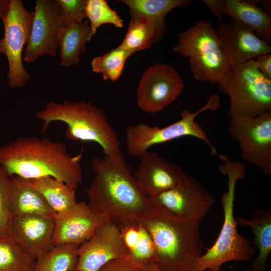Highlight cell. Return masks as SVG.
<instances>
[{"mask_svg": "<svg viewBox=\"0 0 271 271\" xmlns=\"http://www.w3.org/2000/svg\"><path fill=\"white\" fill-rule=\"evenodd\" d=\"M10 1L0 0V18L2 20L7 15L9 9Z\"/></svg>", "mask_w": 271, "mask_h": 271, "instance_id": "obj_36", "label": "cell"}, {"mask_svg": "<svg viewBox=\"0 0 271 271\" xmlns=\"http://www.w3.org/2000/svg\"><path fill=\"white\" fill-rule=\"evenodd\" d=\"M142 267L127 256L109 261L98 271H140Z\"/></svg>", "mask_w": 271, "mask_h": 271, "instance_id": "obj_33", "label": "cell"}, {"mask_svg": "<svg viewBox=\"0 0 271 271\" xmlns=\"http://www.w3.org/2000/svg\"><path fill=\"white\" fill-rule=\"evenodd\" d=\"M53 220L54 245H80L91 238L100 224L109 221L105 215L93 211L84 202H77L65 214H56Z\"/></svg>", "mask_w": 271, "mask_h": 271, "instance_id": "obj_16", "label": "cell"}, {"mask_svg": "<svg viewBox=\"0 0 271 271\" xmlns=\"http://www.w3.org/2000/svg\"><path fill=\"white\" fill-rule=\"evenodd\" d=\"M9 208L12 218L28 215L54 217L56 214L37 190L17 176L10 178Z\"/></svg>", "mask_w": 271, "mask_h": 271, "instance_id": "obj_19", "label": "cell"}, {"mask_svg": "<svg viewBox=\"0 0 271 271\" xmlns=\"http://www.w3.org/2000/svg\"><path fill=\"white\" fill-rule=\"evenodd\" d=\"M130 16L131 20L127 32L119 46L133 53L150 48L153 44H156L154 26L140 15Z\"/></svg>", "mask_w": 271, "mask_h": 271, "instance_id": "obj_28", "label": "cell"}, {"mask_svg": "<svg viewBox=\"0 0 271 271\" xmlns=\"http://www.w3.org/2000/svg\"><path fill=\"white\" fill-rule=\"evenodd\" d=\"M120 230L128 256L132 261L141 267L150 263H156V252L153 240L142 223Z\"/></svg>", "mask_w": 271, "mask_h": 271, "instance_id": "obj_25", "label": "cell"}, {"mask_svg": "<svg viewBox=\"0 0 271 271\" xmlns=\"http://www.w3.org/2000/svg\"><path fill=\"white\" fill-rule=\"evenodd\" d=\"M10 178L0 166V235L9 234L12 220L9 208Z\"/></svg>", "mask_w": 271, "mask_h": 271, "instance_id": "obj_31", "label": "cell"}, {"mask_svg": "<svg viewBox=\"0 0 271 271\" xmlns=\"http://www.w3.org/2000/svg\"><path fill=\"white\" fill-rule=\"evenodd\" d=\"M57 1L61 9L63 24L68 23H81L84 22L86 0Z\"/></svg>", "mask_w": 271, "mask_h": 271, "instance_id": "obj_32", "label": "cell"}, {"mask_svg": "<svg viewBox=\"0 0 271 271\" xmlns=\"http://www.w3.org/2000/svg\"><path fill=\"white\" fill-rule=\"evenodd\" d=\"M94 35L88 21L63 24L58 34L61 66L68 67L80 62V55L86 51V44Z\"/></svg>", "mask_w": 271, "mask_h": 271, "instance_id": "obj_21", "label": "cell"}, {"mask_svg": "<svg viewBox=\"0 0 271 271\" xmlns=\"http://www.w3.org/2000/svg\"><path fill=\"white\" fill-rule=\"evenodd\" d=\"M82 153L72 156L64 143L22 137L0 147V166L10 177H51L78 188L82 181Z\"/></svg>", "mask_w": 271, "mask_h": 271, "instance_id": "obj_2", "label": "cell"}, {"mask_svg": "<svg viewBox=\"0 0 271 271\" xmlns=\"http://www.w3.org/2000/svg\"><path fill=\"white\" fill-rule=\"evenodd\" d=\"M219 86L229 97L230 118L271 111V80L259 71L254 60L231 67Z\"/></svg>", "mask_w": 271, "mask_h": 271, "instance_id": "obj_7", "label": "cell"}, {"mask_svg": "<svg viewBox=\"0 0 271 271\" xmlns=\"http://www.w3.org/2000/svg\"><path fill=\"white\" fill-rule=\"evenodd\" d=\"M203 2L208 7L216 19L222 22L224 15L225 0H204Z\"/></svg>", "mask_w": 271, "mask_h": 271, "instance_id": "obj_35", "label": "cell"}, {"mask_svg": "<svg viewBox=\"0 0 271 271\" xmlns=\"http://www.w3.org/2000/svg\"><path fill=\"white\" fill-rule=\"evenodd\" d=\"M1 40V39H0ZM0 54H1V51H0ZM0 67H1V64H0ZM0 76H1V70H0Z\"/></svg>", "mask_w": 271, "mask_h": 271, "instance_id": "obj_38", "label": "cell"}, {"mask_svg": "<svg viewBox=\"0 0 271 271\" xmlns=\"http://www.w3.org/2000/svg\"><path fill=\"white\" fill-rule=\"evenodd\" d=\"M74 270L98 271L109 261L128 256L120 230L109 221L100 224L91 238L79 247Z\"/></svg>", "mask_w": 271, "mask_h": 271, "instance_id": "obj_14", "label": "cell"}, {"mask_svg": "<svg viewBox=\"0 0 271 271\" xmlns=\"http://www.w3.org/2000/svg\"><path fill=\"white\" fill-rule=\"evenodd\" d=\"M142 224L152 237L161 270L195 271L204 247L199 223L155 209Z\"/></svg>", "mask_w": 271, "mask_h": 271, "instance_id": "obj_3", "label": "cell"}, {"mask_svg": "<svg viewBox=\"0 0 271 271\" xmlns=\"http://www.w3.org/2000/svg\"><path fill=\"white\" fill-rule=\"evenodd\" d=\"M91 165L95 175L86 192L92 210L120 229L142 223L153 212L122 153L94 159Z\"/></svg>", "mask_w": 271, "mask_h": 271, "instance_id": "obj_1", "label": "cell"}, {"mask_svg": "<svg viewBox=\"0 0 271 271\" xmlns=\"http://www.w3.org/2000/svg\"><path fill=\"white\" fill-rule=\"evenodd\" d=\"M30 39L23 59L33 63L45 55L57 56L58 34L63 23L57 0H37Z\"/></svg>", "mask_w": 271, "mask_h": 271, "instance_id": "obj_13", "label": "cell"}, {"mask_svg": "<svg viewBox=\"0 0 271 271\" xmlns=\"http://www.w3.org/2000/svg\"><path fill=\"white\" fill-rule=\"evenodd\" d=\"M140 271H162L155 262H152L144 265ZM205 271H211L207 269Z\"/></svg>", "mask_w": 271, "mask_h": 271, "instance_id": "obj_37", "label": "cell"}, {"mask_svg": "<svg viewBox=\"0 0 271 271\" xmlns=\"http://www.w3.org/2000/svg\"><path fill=\"white\" fill-rule=\"evenodd\" d=\"M220 103L219 97L216 94H212L200 109L194 112L187 109L182 110L180 119L168 126L160 127L142 122L128 126L125 132L127 153L131 156L140 158L154 145L183 137L191 136L204 142L210 147L212 154L217 155L221 158L222 155L217 153L205 131L195 120L197 116L203 111L216 110L219 107Z\"/></svg>", "mask_w": 271, "mask_h": 271, "instance_id": "obj_8", "label": "cell"}, {"mask_svg": "<svg viewBox=\"0 0 271 271\" xmlns=\"http://www.w3.org/2000/svg\"><path fill=\"white\" fill-rule=\"evenodd\" d=\"M80 245L66 244L54 245L35 261L33 271H72L78 261Z\"/></svg>", "mask_w": 271, "mask_h": 271, "instance_id": "obj_26", "label": "cell"}, {"mask_svg": "<svg viewBox=\"0 0 271 271\" xmlns=\"http://www.w3.org/2000/svg\"><path fill=\"white\" fill-rule=\"evenodd\" d=\"M35 116L43 122L44 132L53 122H62L67 125L65 136L68 139L97 143L105 156L121 153L117 134L106 114L90 102L50 101L44 108L36 111Z\"/></svg>", "mask_w": 271, "mask_h": 271, "instance_id": "obj_4", "label": "cell"}, {"mask_svg": "<svg viewBox=\"0 0 271 271\" xmlns=\"http://www.w3.org/2000/svg\"><path fill=\"white\" fill-rule=\"evenodd\" d=\"M228 131L239 144L244 160L271 177V111L230 118Z\"/></svg>", "mask_w": 271, "mask_h": 271, "instance_id": "obj_10", "label": "cell"}, {"mask_svg": "<svg viewBox=\"0 0 271 271\" xmlns=\"http://www.w3.org/2000/svg\"><path fill=\"white\" fill-rule=\"evenodd\" d=\"M35 261L9 234L0 235V271H33Z\"/></svg>", "mask_w": 271, "mask_h": 271, "instance_id": "obj_27", "label": "cell"}, {"mask_svg": "<svg viewBox=\"0 0 271 271\" xmlns=\"http://www.w3.org/2000/svg\"><path fill=\"white\" fill-rule=\"evenodd\" d=\"M215 30L221 49L231 67L271 52L269 43L234 20L220 22Z\"/></svg>", "mask_w": 271, "mask_h": 271, "instance_id": "obj_15", "label": "cell"}, {"mask_svg": "<svg viewBox=\"0 0 271 271\" xmlns=\"http://www.w3.org/2000/svg\"><path fill=\"white\" fill-rule=\"evenodd\" d=\"M84 16L88 19L94 35L97 29L103 24H111L118 28L123 26V20L105 0H86Z\"/></svg>", "mask_w": 271, "mask_h": 271, "instance_id": "obj_30", "label": "cell"}, {"mask_svg": "<svg viewBox=\"0 0 271 271\" xmlns=\"http://www.w3.org/2000/svg\"><path fill=\"white\" fill-rule=\"evenodd\" d=\"M174 51L189 59L194 78L220 84L231 67L212 24L199 21L179 34Z\"/></svg>", "mask_w": 271, "mask_h": 271, "instance_id": "obj_6", "label": "cell"}, {"mask_svg": "<svg viewBox=\"0 0 271 271\" xmlns=\"http://www.w3.org/2000/svg\"><path fill=\"white\" fill-rule=\"evenodd\" d=\"M25 180L44 197L56 214L68 212L77 203L76 189L59 180L51 177Z\"/></svg>", "mask_w": 271, "mask_h": 271, "instance_id": "obj_24", "label": "cell"}, {"mask_svg": "<svg viewBox=\"0 0 271 271\" xmlns=\"http://www.w3.org/2000/svg\"><path fill=\"white\" fill-rule=\"evenodd\" d=\"M33 16L34 12L27 10L21 0H10L9 11L2 20L4 35L0 51L8 60V85L13 89L23 87L31 78L24 67L22 52L30 39Z\"/></svg>", "mask_w": 271, "mask_h": 271, "instance_id": "obj_9", "label": "cell"}, {"mask_svg": "<svg viewBox=\"0 0 271 271\" xmlns=\"http://www.w3.org/2000/svg\"><path fill=\"white\" fill-rule=\"evenodd\" d=\"M147 198L157 210L198 223L206 216L215 201L198 180L186 172L175 187Z\"/></svg>", "mask_w": 271, "mask_h": 271, "instance_id": "obj_11", "label": "cell"}, {"mask_svg": "<svg viewBox=\"0 0 271 271\" xmlns=\"http://www.w3.org/2000/svg\"><path fill=\"white\" fill-rule=\"evenodd\" d=\"M219 166L220 172L228 177V189L221 197L224 219L219 234L206 252L197 260L195 271H220L222 265L228 261L246 262L256 254V248L246 237L239 234L234 215L235 190L237 182L245 176V167L240 162L232 161L227 157Z\"/></svg>", "mask_w": 271, "mask_h": 271, "instance_id": "obj_5", "label": "cell"}, {"mask_svg": "<svg viewBox=\"0 0 271 271\" xmlns=\"http://www.w3.org/2000/svg\"><path fill=\"white\" fill-rule=\"evenodd\" d=\"M224 15L241 23L258 37L271 42V16L249 1L225 0Z\"/></svg>", "mask_w": 271, "mask_h": 271, "instance_id": "obj_22", "label": "cell"}, {"mask_svg": "<svg viewBox=\"0 0 271 271\" xmlns=\"http://www.w3.org/2000/svg\"><path fill=\"white\" fill-rule=\"evenodd\" d=\"M72 271H76V270H72Z\"/></svg>", "mask_w": 271, "mask_h": 271, "instance_id": "obj_39", "label": "cell"}, {"mask_svg": "<svg viewBox=\"0 0 271 271\" xmlns=\"http://www.w3.org/2000/svg\"><path fill=\"white\" fill-rule=\"evenodd\" d=\"M184 82L177 71L167 64H157L143 73L137 91L139 107L155 113L175 101L184 88Z\"/></svg>", "mask_w": 271, "mask_h": 271, "instance_id": "obj_12", "label": "cell"}, {"mask_svg": "<svg viewBox=\"0 0 271 271\" xmlns=\"http://www.w3.org/2000/svg\"><path fill=\"white\" fill-rule=\"evenodd\" d=\"M133 53L119 45L103 55L94 57L91 62L92 71L101 74L104 80L116 81L123 72L126 60Z\"/></svg>", "mask_w": 271, "mask_h": 271, "instance_id": "obj_29", "label": "cell"}, {"mask_svg": "<svg viewBox=\"0 0 271 271\" xmlns=\"http://www.w3.org/2000/svg\"><path fill=\"white\" fill-rule=\"evenodd\" d=\"M8 234L36 260L54 246L53 217L28 215L12 218Z\"/></svg>", "mask_w": 271, "mask_h": 271, "instance_id": "obj_17", "label": "cell"}, {"mask_svg": "<svg viewBox=\"0 0 271 271\" xmlns=\"http://www.w3.org/2000/svg\"><path fill=\"white\" fill-rule=\"evenodd\" d=\"M133 176L146 197L157 195L177 186L186 172L178 165L154 152H147Z\"/></svg>", "mask_w": 271, "mask_h": 271, "instance_id": "obj_18", "label": "cell"}, {"mask_svg": "<svg viewBox=\"0 0 271 271\" xmlns=\"http://www.w3.org/2000/svg\"><path fill=\"white\" fill-rule=\"evenodd\" d=\"M130 10V15H140L154 26L156 32V44L159 42L166 30L165 18L172 10L184 7L191 1L187 0H122Z\"/></svg>", "mask_w": 271, "mask_h": 271, "instance_id": "obj_23", "label": "cell"}, {"mask_svg": "<svg viewBox=\"0 0 271 271\" xmlns=\"http://www.w3.org/2000/svg\"><path fill=\"white\" fill-rule=\"evenodd\" d=\"M237 223L250 227L253 236L254 246L258 255L251 259L250 267L245 266L246 271H265L267 261L271 251V209H261L253 212L250 220L237 217Z\"/></svg>", "mask_w": 271, "mask_h": 271, "instance_id": "obj_20", "label": "cell"}, {"mask_svg": "<svg viewBox=\"0 0 271 271\" xmlns=\"http://www.w3.org/2000/svg\"><path fill=\"white\" fill-rule=\"evenodd\" d=\"M254 60L259 71L265 78L271 80V54L261 55Z\"/></svg>", "mask_w": 271, "mask_h": 271, "instance_id": "obj_34", "label": "cell"}]
</instances>
